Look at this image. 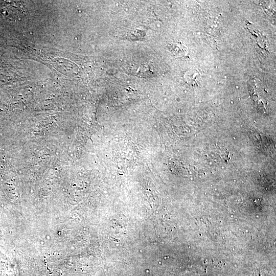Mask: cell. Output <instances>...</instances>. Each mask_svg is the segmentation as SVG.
Instances as JSON below:
<instances>
[{
	"label": "cell",
	"mask_w": 276,
	"mask_h": 276,
	"mask_svg": "<svg viewBox=\"0 0 276 276\" xmlns=\"http://www.w3.org/2000/svg\"><path fill=\"white\" fill-rule=\"evenodd\" d=\"M171 50L174 54L177 56L183 55L187 51V49L183 45L177 43L171 44Z\"/></svg>",
	"instance_id": "cell-1"
}]
</instances>
